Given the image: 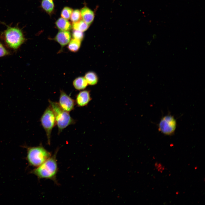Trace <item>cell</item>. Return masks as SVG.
Returning <instances> with one entry per match:
<instances>
[{
    "mask_svg": "<svg viewBox=\"0 0 205 205\" xmlns=\"http://www.w3.org/2000/svg\"><path fill=\"white\" fill-rule=\"evenodd\" d=\"M159 130L164 134L170 135L174 132L176 126V122L173 116L167 115L161 119L159 124Z\"/></svg>",
    "mask_w": 205,
    "mask_h": 205,
    "instance_id": "6",
    "label": "cell"
},
{
    "mask_svg": "<svg viewBox=\"0 0 205 205\" xmlns=\"http://www.w3.org/2000/svg\"><path fill=\"white\" fill-rule=\"evenodd\" d=\"M89 27V25L81 20L73 22L72 25V28L73 29L77 30L83 32L87 30Z\"/></svg>",
    "mask_w": 205,
    "mask_h": 205,
    "instance_id": "15",
    "label": "cell"
},
{
    "mask_svg": "<svg viewBox=\"0 0 205 205\" xmlns=\"http://www.w3.org/2000/svg\"><path fill=\"white\" fill-rule=\"evenodd\" d=\"M81 18L80 11L78 9L73 10L70 17V20L73 22L79 21Z\"/></svg>",
    "mask_w": 205,
    "mask_h": 205,
    "instance_id": "18",
    "label": "cell"
},
{
    "mask_svg": "<svg viewBox=\"0 0 205 205\" xmlns=\"http://www.w3.org/2000/svg\"><path fill=\"white\" fill-rule=\"evenodd\" d=\"M7 29L3 32L5 43L9 48L16 50L24 42L25 38L22 30L19 27L7 25Z\"/></svg>",
    "mask_w": 205,
    "mask_h": 205,
    "instance_id": "4",
    "label": "cell"
},
{
    "mask_svg": "<svg viewBox=\"0 0 205 205\" xmlns=\"http://www.w3.org/2000/svg\"><path fill=\"white\" fill-rule=\"evenodd\" d=\"M58 149L53 155L42 164L31 171V173L36 175L39 179H46L53 181L57 184L56 175L58 171L57 159Z\"/></svg>",
    "mask_w": 205,
    "mask_h": 205,
    "instance_id": "1",
    "label": "cell"
},
{
    "mask_svg": "<svg viewBox=\"0 0 205 205\" xmlns=\"http://www.w3.org/2000/svg\"><path fill=\"white\" fill-rule=\"evenodd\" d=\"M81 46V41L73 38L68 43L67 46L68 50L73 52H76L79 50Z\"/></svg>",
    "mask_w": 205,
    "mask_h": 205,
    "instance_id": "14",
    "label": "cell"
},
{
    "mask_svg": "<svg viewBox=\"0 0 205 205\" xmlns=\"http://www.w3.org/2000/svg\"><path fill=\"white\" fill-rule=\"evenodd\" d=\"M55 24L60 30L69 31L72 28V25L70 22L62 17L59 18L56 20Z\"/></svg>",
    "mask_w": 205,
    "mask_h": 205,
    "instance_id": "11",
    "label": "cell"
},
{
    "mask_svg": "<svg viewBox=\"0 0 205 205\" xmlns=\"http://www.w3.org/2000/svg\"><path fill=\"white\" fill-rule=\"evenodd\" d=\"M58 103L63 110L68 112L74 109L76 104L75 101L63 90L60 91Z\"/></svg>",
    "mask_w": 205,
    "mask_h": 205,
    "instance_id": "7",
    "label": "cell"
},
{
    "mask_svg": "<svg viewBox=\"0 0 205 205\" xmlns=\"http://www.w3.org/2000/svg\"><path fill=\"white\" fill-rule=\"evenodd\" d=\"M51 156V153L41 144L37 146L27 147L26 158L31 166L38 167Z\"/></svg>",
    "mask_w": 205,
    "mask_h": 205,
    "instance_id": "3",
    "label": "cell"
},
{
    "mask_svg": "<svg viewBox=\"0 0 205 205\" xmlns=\"http://www.w3.org/2000/svg\"><path fill=\"white\" fill-rule=\"evenodd\" d=\"M157 167L158 171H160L161 173L163 171L164 169V167H162L161 164L160 163H159L158 164V165L157 166Z\"/></svg>",
    "mask_w": 205,
    "mask_h": 205,
    "instance_id": "21",
    "label": "cell"
},
{
    "mask_svg": "<svg viewBox=\"0 0 205 205\" xmlns=\"http://www.w3.org/2000/svg\"><path fill=\"white\" fill-rule=\"evenodd\" d=\"M10 53L0 41V58L9 55Z\"/></svg>",
    "mask_w": 205,
    "mask_h": 205,
    "instance_id": "20",
    "label": "cell"
},
{
    "mask_svg": "<svg viewBox=\"0 0 205 205\" xmlns=\"http://www.w3.org/2000/svg\"><path fill=\"white\" fill-rule=\"evenodd\" d=\"M73 85L75 88L78 90L85 89L88 84L84 77L79 76L76 78L73 81Z\"/></svg>",
    "mask_w": 205,
    "mask_h": 205,
    "instance_id": "12",
    "label": "cell"
},
{
    "mask_svg": "<svg viewBox=\"0 0 205 205\" xmlns=\"http://www.w3.org/2000/svg\"><path fill=\"white\" fill-rule=\"evenodd\" d=\"M80 12L82 20L89 25H91L95 17L94 12L87 7H85L81 9Z\"/></svg>",
    "mask_w": 205,
    "mask_h": 205,
    "instance_id": "10",
    "label": "cell"
},
{
    "mask_svg": "<svg viewBox=\"0 0 205 205\" xmlns=\"http://www.w3.org/2000/svg\"><path fill=\"white\" fill-rule=\"evenodd\" d=\"M48 101L49 106L55 115L59 134L69 126L75 123V120L70 116L69 112L63 110L58 102L50 100H48Z\"/></svg>",
    "mask_w": 205,
    "mask_h": 205,
    "instance_id": "2",
    "label": "cell"
},
{
    "mask_svg": "<svg viewBox=\"0 0 205 205\" xmlns=\"http://www.w3.org/2000/svg\"><path fill=\"white\" fill-rule=\"evenodd\" d=\"M73 11V9L70 7H64L61 12V15L62 17L67 20L69 19Z\"/></svg>",
    "mask_w": 205,
    "mask_h": 205,
    "instance_id": "17",
    "label": "cell"
},
{
    "mask_svg": "<svg viewBox=\"0 0 205 205\" xmlns=\"http://www.w3.org/2000/svg\"><path fill=\"white\" fill-rule=\"evenodd\" d=\"M72 35L73 38L78 40L81 42L83 40L84 36L83 32L74 29L72 31Z\"/></svg>",
    "mask_w": 205,
    "mask_h": 205,
    "instance_id": "19",
    "label": "cell"
},
{
    "mask_svg": "<svg viewBox=\"0 0 205 205\" xmlns=\"http://www.w3.org/2000/svg\"><path fill=\"white\" fill-rule=\"evenodd\" d=\"M84 78L89 85H94L97 83V76L94 72L90 71L87 72L85 75Z\"/></svg>",
    "mask_w": 205,
    "mask_h": 205,
    "instance_id": "16",
    "label": "cell"
},
{
    "mask_svg": "<svg viewBox=\"0 0 205 205\" xmlns=\"http://www.w3.org/2000/svg\"><path fill=\"white\" fill-rule=\"evenodd\" d=\"M91 100L89 91L85 90L78 93L75 101V104L78 106L83 107L87 105Z\"/></svg>",
    "mask_w": 205,
    "mask_h": 205,
    "instance_id": "8",
    "label": "cell"
},
{
    "mask_svg": "<svg viewBox=\"0 0 205 205\" xmlns=\"http://www.w3.org/2000/svg\"><path fill=\"white\" fill-rule=\"evenodd\" d=\"M71 35L69 31L60 30L53 39L63 48L67 45L71 40Z\"/></svg>",
    "mask_w": 205,
    "mask_h": 205,
    "instance_id": "9",
    "label": "cell"
},
{
    "mask_svg": "<svg viewBox=\"0 0 205 205\" xmlns=\"http://www.w3.org/2000/svg\"><path fill=\"white\" fill-rule=\"evenodd\" d=\"M41 6L43 9L49 15H51L54 10L53 0H42Z\"/></svg>",
    "mask_w": 205,
    "mask_h": 205,
    "instance_id": "13",
    "label": "cell"
},
{
    "mask_svg": "<svg viewBox=\"0 0 205 205\" xmlns=\"http://www.w3.org/2000/svg\"><path fill=\"white\" fill-rule=\"evenodd\" d=\"M40 121L46 133L48 144L50 145V144L52 130L56 125L55 115L50 106L46 108L44 112L41 117Z\"/></svg>",
    "mask_w": 205,
    "mask_h": 205,
    "instance_id": "5",
    "label": "cell"
}]
</instances>
